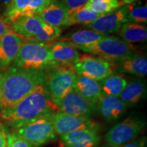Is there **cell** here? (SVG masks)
I'll use <instances>...</instances> for the list:
<instances>
[{"label":"cell","instance_id":"6da1fadb","mask_svg":"<svg viewBox=\"0 0 147 147\" xmlns=\"http://www.w3.org/2000/svg\"><path fill=\"white\" fill-rule=\"evenodd\" d=\"M57 113V106L51 100L45 84L38 86L16 105L0 111V119L16 130L40 117Z\"/></svg>","mask_w":147,"mask_h":147},{"label":"cell","instance_id":"7a4b0ae2","mask_svg":"<svg viewBox=\"0 0 147 147\" xmlns=\"http://www.w3.org/2000/svg\"><path fill=\"white\" fill-rule=\"evenodd\" d=\"M47 76L42 70L26 69L11 66L3 74L0 91V111L7 110L46 84Z\"/></svg>","mask_w":147,"mask_h":147},{"label":"cell","instance_id":"3957f363","mask_svg":"<svg viewBox=\"0 0 147 147\" xmlns=\"http://www.w3.org/2000/svg\"><path fill=\"white\" fill-rule=\"evenodd\" d=\"M10 30L27 41L50 43L57 39L61 33L59 27L51 26L38 14L25 16L10 24Z\"/></svg>","mask_w":147,"mask_h":147},{"label":"cell","instance_id":"277c9868","mask_svg":"<svg viewBox=\"0 0 147 147\" xmlns=\"http://www.w3.org/2000/svg\"><path fill=\"white\" fill-rule=\"evenodd\" d=\"M51 44L23 42L14 60V65L26 69L42 70L51 66Z\"/></svg>","mask_w":147,"mask_h":147},{"label":"cell","instance_id":"5b68a950","mask_svg":"<svg viewBox=\"0 0 147 147\" xmlns=\"http://www.w3.org/2000/svg\"><path fill=\"white\" fill-rule=\"evenodd\" d=\"M82 51L97 55L103 59L112 62H120L131 57L136 53L134 47L122 39L106 35L97 43L92 45Z\"/></svg>","mask_w":147,"mask_h":147},{"label":"cell","instance_id":"8992f818","mask_svg":"<svg viewBox=\"0 0 147 147\" xmlns=\"http://www.w3.org/2000/svg\"><path fill=\"white\" fill-rule=\"evenodd\" d=\"M52 115L40 117L17 129L15 132L34 147L47 144L56 138Z\"/></svg>","mask_w":147,"mask_h":147},{"label":"cell","instance_id":"52a82bcc","mask_svg":"<svg viewBox=\"0 0 147 147\" xmlns=\"http://www.w3.org/2000/svg\"><path fill=\"white\" fill-rule=\"evenodd\" d=\"M146 126V122L136 117H129L115 125L105 136L106 143L110 147H119L129 142L138 136Z\"/></svg>","mask_w":147,"mask_h":147},{"label":"cell","instance_id":"ba28073f","mask_svg":"<svg viewBox=\"0 0 147 147\" xmlns=\"http://www.w3.org/2000/svg\"><path fill=\"white\" fill-rule=\"evenodd\" d=\"M55 68L47 76V87L51 100L55 104L74 89L77 74L73 68L53 67Z\"/></svg>","mask_w":147,"mask_h":147},{"label":"cell","instance_id":"9c48e42d","mask_svg":"<svg viewBox=\"0 0 147 147\" xmlns=\"http://www.w3.org/2000/svg\"><path fill=\"white\" fill-rule=\"evenodd\" d=\"M77 75L101 81L113 72V64L100 57L89 55H79L78 63L74 66Z\"/></svg>","mask_w":147,"mask_h":147},{"label":"cell","instance_id":"30bf717a","mask_svg":"<svg viewBox=\"0 0 147 147\" xmlns=\"http://www.w3.org/2000/svg\"><path fill=\"white\" fill-rule=\"evenodd\" d=\"M52 122L56 134L59 136L80 129H91L100 131L101 127L89 117H77L57 113L52 115Z\"/></svg>","mask_w":147,"mask_h":147},{"label":"cell","instance_id":"8fae6325","mask_svg":"<svg viewBox=\"0 0 147 147\" xmlns=\"http://www.w3.org/2000/svg\"><path fill=\"white\" fill-rule=\"evenodd\" d=\"M57 0H14L5 7L3 17L9 25L25 16L38 14Z\"/></svg>","mask_w":147,"mask_h":147},{"label":"cell","instance_id":"7c38bea8","mask_svg":"<svg viewBox=\"0 0 147 147\" xmlns=\"http://www.w3.org/2000/svg\"><path fill=\"white\" fill-rule=\"evenodd\" d=\"M57 106L59 113L89 118L97 110L96 104L80 96L74 89L64 96Z\"/></svg>","mask_w":147,"mask_h":147},{"label":"cell","instance_id":"4fadbf2b","mask_svg":"<svg viewBox=\"0 0 147 147\" xmlns=\"http://www.w3.org/2000/svg\"><path fill=\"white\" fill-rule=\"evenodd\" d=\"M127 5H123L113 12L101 15L95 21L84 26L91 30L106 34V33H117L123 24L127 23Z\"/></svg>","mask_w":147,"mask_h":147},{"label":"cell","instance_id":"5bb4252c","mask_svg":"<svg viewBox=\"0 0 147 147\" xmlns=\"http://www.w3.org/2000/svg\"><path fill=\"white\" fill-rule=\"evenodd\" d=\"M78 59L76 49L69 44L59 41L51 45L50 67L74 69Z\"/></svg>","mask_w":147,"mask_h":147},{"label":"cell","instance_id":"9a60e30c","mask_svg":"<svg viewBox=\"0 0 147 147\" xmlns=\"http://www.w3.org/2000/svg\"><path fill=\"white\" fill-rule=\"evenodd\" d=\"M101 136L99 131L91 129L76 130L61 136L59 147H95Z\"/></svg>","mask_w":147,"mask_h":147},{"label":"cell","instance_id":"2e32d148","mask_svg":"<svg viewBox=\"0 0 147 147\" xmlns=\"http://www.w3.org/2000/svg\"><path fill=\"white\" fill-rule=\"evenodd\" d=\"M23 42V38L12 31L0 38V67L5 68L13 61Z\"/></svg>","mask_w":147,"mask_h":147},{"label":"cell","instance_id":"e0dca14e","mask_svg":"<svg viewBox=\"0 0 147 147\" xmlns=\"http://www.w3.org/2000/svg\"><path fill=\"white\" fill-rule=\"evenodd\" d=\"M96 106L104 120L110 123L121 118L128 107L119 97L106 95L100 97Z\"/></svg>","mask_w":147,"mask_h":147},{"label":"cell","instance_id":"ac0fdd59","mask_svg":"<svg viewBox=\"0 0 147 147\" xmlns=\"http://www.w3.org/2000/svg\"><path fill=\"white\" fill-rule=\"evenodd\" d=\"M38 15L44 22L53 27H68L74 24L69 12L58 0L45 8Z\"/></svg>","mask_w":147,"mask_h":147},{"label":"cell","instance_id":"d6986e66","mask_svg":"<svg viewBox=\"0 0 147 147\" xmlns=\"http://www.w3.org/2000/svg\"><path fill=\"white\" fill-rule=\"evenodd\" d=\"M74 89L80 96L94 104H97L104 95L100 82L80 75H77Z\"/></svg>","mask_w":147,"mask_h":147},{"label":"cell","instance_id":"ffe728a7","mask_svg":"<svg viewBox=\"0 0 147 147\" xmlns=\"http://www.w3.org/2000/svg\"><path fill=\"white\" fill-rule=\"evenodd\" d=\"M106 34L91 30H81L71 32L61 38L60 42L69 44L74 48L82 50L89 46L97 43L99 40L106 36Z\"/></svg>","mask_w":147,"mask_h":147},{"label":"cell","instance_id":"44dd1931","mask_svg":"<svg viewBox=\"0 0 147 147\" xmlns=\"http://www.w3.org/2000/svg\"><path fill=\"white\" fill-rule=\"evenodd\" d=\"M146 85L141 80H135L127 84L119 98L127 106H134L146 95Z\"/></svg>","mask_w":147,"mask_h":147},{"label":"cell","instance_id":"7402d4cb","mask_svg":"<svg viewBox=\"0 0 147 147\" xmlns=\"http://www.w3.org/2000/svg\"><path fill=\"white\" fill-rule=\"evenodd\" d=\"M117 70L121 73H127L144 76L147 74V59L142 55L135 54L131 57L119 63Z\"/></svg>","mask_w":147,"mask_h":147},{"label":"cell","instance_id":"603a6c76","mask_svg":"<svg viewBox=\"0 0 147 147\" xmlns=\"http://www.w3.org/2000/svg\"><path fill=\"white\" fill-rule=\"evenodd\" d=\"M119 35L127 43L146 41L147 29L144 25L127 22L123 24L119 30Z\"/></svg>","mask_w":147,"mask_h":147},{"label":"cell","instance_id":"cb8c5ba5","mask_svg":"<svg viewBox=\"0 0 147 147\" xmlns=\"http://www.w3.org/2000/svg\"><path fill=\"white\" fill-rule=\"evenodd\" d=\"M104 95L119 97V95L127 84V82L121 75L112 74L109 76L99 81Z\"/></svg>","mask_w":147,"mask_h":147},{"label":"cell","instance_id":"d4e9b609","mask_svg":"<svg viewBox=\"0 0 147 147\" xmlns=\"http://www.w3.org/2000/svg\"><path fill=\"white\" fill-rule=\"evenodd\" d=\"M123 5L120 0H89L85 7L103 15L113 12Z\"/></svg>","mask_w":147,"mask_h":147},{"label":"cell","instance_id":"484cf974","mask_svg":"<svg viewBox=\"0 0 147 147\" xmlns=\"http://www.w3.org/2000/svg\"><path fill=\"white\" fill-rule=\"evenodd\" d=\"M102 14H97L85 6L69 13V16L74 24L80 23L84 25L95 21Z\"/></svg>","mask_w":147,"mask_h":147},{"label":"cell","instance_id":"4316f807","mask_svg":"<svg viewBox=\"0 0 147 147\" xmlns=\"http://www.w3.org/2000/svg\"><path fill=\"white\" fill-rule=\"evenodd\" d=\"M128 13L127 15V22L135 23H146L147 22V6L129 4Z\"/></svg>","mask_w":147,"mask_h":147},{"label":"cell","instance_id":"83f0119b","mask_svg":"<svg viewBox=\"0 0 147 147\" xmlns=\"http://www.w3.org/2000/svg\"><path fill=\"white\" fill-rule=\"evenodd\" d=\"M6 147H34L14 132L7 134Z\"/></svg>","mask_w":147,"mask_h":147},{"label":"cell","instance_id":"f1b7e54d","mask_svg":"<svg viewBox=\"0 0 147 147\" xmlns=\"http://www.w3.org/2000/svg\"><path fill=\"white\" fill-rule=\"evenodd\" d=\"M89 0H61L59 2L69 13L84 7Z\"/></svg>","mask_w":147,"mask_h":147},{"label":"cell","instance_id":"f546056e","mask_svg":"<svg viewBox=\"0 0 147 147\" xmlns=\"http://www.w3.org/2000/svg\"><path fill=\"white\" fill-rule=\"evenodd\" d=\"M123 147H146V138H140L135 141L127 143Z\"/></svg>","mask_w":147,"mask_h":147},{"label":"cell","instance_id":"4dcf8cb0","mask_svg":"<svg viewBox=\"0 0 147 147\" xmlns=\"http://www.w3.org/2000/svg\"><path fill=\"white\" fill-rule=\"evenodd\" d=\"M10 31H11L10 25L5 22L3 16H0V38Z\"/></svg>","mask_w":147,"mask_h":147},{"label":"cell","instance_id":"1f68e13d","mask_svg":"<svg viewBox=\"0 0 147 147\" xmlns=\"http://www.w3.org/2000/svg\"><path fill=\"white\" fill-rule=\"evenodd\" d=\"M7 132L2 125H0V147H6Z\"/></svg>","mask_w":147,"mask_h":147},{"label":"cell","instance_id":"d6a6232c","mask_svg":"<svg viewBox=\"0 0 147 147\" xmlns=\"http://www.w3.org/2000/svg\"><path fill=\"white\" fill-rule=\"evenodd\" d=\"M14 0H0V4L2 5V6L7 7Z\"/></svg>","mask_w":147,"mask_h":147},{"label":"cell","instance_id":"836d02e7","mask_svg":"<svg viewBox=\"0 0 147 147\" xmlns=\"http://www.w3.org/2000/svg\"><path fill=\"white\" fill-rule=\"evenodd\" d=\"M140 1V0H121V1H122L124 4H127V5L132 4V3L137 2V1Z\"/></svg>","mask_w":147,"mask_h":147},{"label":"cell","instance_id":"e575fe53","mask_svg":"<svg viewBox=\"0 0 147 147\" xmlns=\"http://www.w3.org/2000/svg\"><path fill=\"white\" fill-rule=\"evenodd\" d=\"M2 78H3V74L0 72V91H1V83H2Z\"/></svg>","mask_w":147,"mask_h":147},{"label":"cell","instance_id":"d590c367","mask_svg":"<svg viewBox=\"0 0 147 147\" xmlns=\"http://www.w3.org/2000/svg\"><path fill=\"white\" fill-rule=\"evenodd\" d=\"M0 16H1V15H0Z\"/></svg>","mask_w":147,"mask_h":147}]
</instances>
